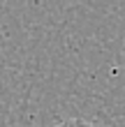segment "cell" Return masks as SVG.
Segmentation results:
<instances>
[{
  "label": "cell",
  "instance_id": "1",
  "mask_svg": "<svg viewBox=\"0 0 125 127\" xmlns=\"http://www.w3.org/2000/svg\"><path fill=\"white\" fill-rule=\"evenodd\" d=\"M53 127H97L95 123H88V120H81V118H72V120H63Z\"/></svg>",
  "mask_w": 125,
  "mask_h": 127
}]
</instances>
